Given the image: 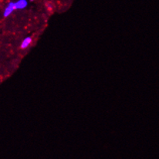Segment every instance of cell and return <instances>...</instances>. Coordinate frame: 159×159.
Returning <instances> with one entry per match:
<instances>
[{"instance_id": "1", "label": "cell", "mask_w": 159, "mask_h": 159, "mask_svg": "<svg viewBox=\"0 0 159 159\" xmlns=\"http://www.w3.org/2000/svg\"><path fill=\"white\" fill-rule=\"evenodd\" d=\"M16 9V6H15V2H10L9 4L7 5V6L5 9L4 12H3V16L4 17H8L12 13L14 10Z\"/></svg>"}, {"instance_id": "2", "label": "cell", "mask_w": 159, "mask_h": 159, "mask_svg": "<svg viewBox=\"0 0 159 159\" xmlns=\"http://www.w3.org/2000/svg\"><path fill=\"white\" fill-rule=\"evenodd\" d=\"M28 5L27 0H18L15 2L16 9H23L26 7Z\"/></svg>"}, {"instance_id": "3", "label": "cell", "mask_w": 159, "mask_h": 159, "mask_svg": "<svg viewBox=\"0 0 159 159\" xmlns=\"http://www.w3.org/2000/svg\"><path fill=\"white\" fill-rule=\"evenodd\" d=\"M32 43V38L28 36V37L25 38L23 40V42L21 43V49L24 50V49H26Z\"/></svg>"}, {"instance_id": "4", "label": "cell", "mask_w": 159, "mask_h": 159, "mask_svg": "<svg viewBox=\"0 0 159 159\" xmlns=\"http://www.w3.org/2000/svg\"><path fill=\"white\" fill-rule=\"evenodd\" d=\"M30 1H31V2H33V0H30Z\"/></svg>"}]
</instances>
